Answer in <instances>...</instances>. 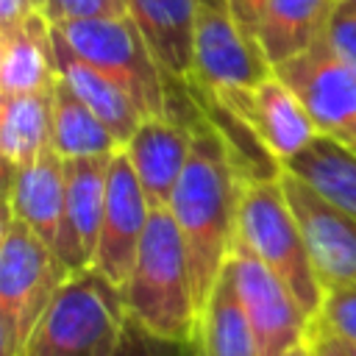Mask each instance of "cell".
Listing matches in <instances>:
<instances>
[{
	"instance_id": "cell-3",
	"label": "cell",
	"mask_w": 356,
	"mask_h": 356,
	"mask_svg": "<svg viewBox=\"0 0 356 356\" xmlns=\"http://www.w3.org/2000/svg\"><path fill=\"white\" fill-rule=\"evenodd\" d=\"M128 312L122 292L97 270L72 273L39 317L25 356H117Z\"/></svg>"
},
{
	"instance_id": "cell-5",
	"label": "cell",
	"mask_w": 356,
	"mask_h": 356,
	"mask_svg": "<svg viewBox=\"0 0 356 356\" xmlns=\"http://www.w3.org/2000/svg\"><path fill=\"white\" fill-rule=\"evenodd\" d=\"M72 273L17 217L6 211L0 234V356H25V345Z\"/></svg>"
},
{
	"instance_id": "cell-23",
	"label": "cell",
	"mask_w": 356,
	"mask_h": 356,
	"mask_svg": "<svg viewBox=\"0 0 356 356\" xmlns=\"http://www.w3.org/2000/svg\"><path fill=\"white\" fill-rule=\"evenodd\" d=\"M53 147L61 159H95L122 150L106 122L61 78L53 86Z\"/></svg>"
},
{
	"instance_id": "cell-27",
	"label": "cell",
	"mask_w": 356,
	"mask_h": 356,
	"mask_svg": "<svg viewBox=\"0 0 356 356\" xmlns=\"http://www.w3.org/2000/svg\"><path fill=\"white\" fill-rule=\"evenodd\" d=\"M125 14L120 0H47L44 17L50 25L75 22V19H97V17H117Z\"/></svg>"
},
{
	"instance_id": "cell-20",
	"label": "cell",
	"mask_w": 356,
	"mask_h": 356,
	"mask_svg": "<svg viewBox=\"0 0 356 356\" xmlns=\"http://www.w3.org/2000/svg\"><path fill=\"white\" fill-rule=\"evenodd\" d=\"M334 0H267L256 44L270 67L309 50L323 39Z\"/></svg>"
},
{
	"instance_id": "cell-24",
	"label": "cell",
	"mask_w": 356,
	"mask_h": 356,
	"mask_svg": "<svg viewBox=\"0 0 356 356\" xmlns=\"http://www.w3.org/2000/svg\"><path fill=\"white\" fill-rule=\"evenodd\" d=\"M314 325L345 345H356V286L325 289Z\"/></svg>"
},
{
	"instance_id": "cell-32",
	"label": "cell",
	"mask_w": 356,
	"mask_h": 356,
	"mask_svg": "<svg viewBox=\"0 0 356 356\" xmlns=\"http://www.w3.org/2000/svg\"><path fill=\"white\" fill-rule=\"evenodd\" d=\"M286 356H312V348H309V342H306L303 348H298V350H292V353H286Z\"/></svg>"
},
{
	"instance_id": "cell-14",
	"label": "cell",
	"mask_w": 356,
	"mask_h": 356,
	"mask_svg": "<svg viewBox=\"0 0 356 356\" xmlns=\"http://www.w3.org/2000/svg\"><path fill=\"white\" fill-rule=\"evenodd\" d=\"M192 122L178 117H145L122 145L153 209H167L178 178L189 161Z\"/></svg>"
},
{
	"instance_id": "cell-25",
	"label": "cell",
	"mask_w": 356,
	"mask_h": 356,
	"mask_svg": "<svg viewBox=\"0 0 356 356\" xmlns=\"http://www.w3.org/2000/svg\"><path fill=\"white\" fill-rule=\"evenodd\" d=\"M117 356H197V345L186 339H167L128 317Z\"/></svg>"
},
{
	"instance_id": "cell-7",
	"label": "cell",
	"mask_w": 356,
	"mask_h": 356,
	"mask_svg": "<svg viewBox=\"0 0 356 356\" xmlns=\"http://www.w3.org/2000/svg\"><path fill=\"white\" fill-rule=\"evenodd\" d=\"M295 92L317 134L356 150V70H350L325 39L273 67Z\"/></svg>"
},
{
	"instance_id": "cell-10",
	"label": "cell",
	"mask_w": 356,
	"mask_h": 356,
	"mask_svg": "<svg viewBox=\"0 0 356 356\" xmlns=\"http://www.w3.org/2000/svg\"><path fill=\"white\" fill-rule=\"evenodd\" d=\"M281 189L298 217L323 292L334 286H356V217L337 209L300 178L284 170Z\"/></svg>"
},
{
	"instance_id": "cell-26",
	"label": "cell",
	"mask_w": 356,
	"mask_h": 356,
	"mask_svg": "<svg viewBox=\"0 0 356 356\" xmlns=\"http://www.w3.org/2000/svg\"><path fill=\"white\" fill-rule=\"evenodd\" d=\"M323 39L350 70H356V0H334Z\"/></svg>"
},
{
	"instance_id": "cell-8",
	"label": "cell",
	"mask_w": 356,
	"mask_h": 356,
	"mask_svg": "<svg viewBox=\"0 0 356 356\" xmlns=\"http://www.w3.org/2000/svg\"><path fill=\"white\" fill-rule=\"evenodd\" d=\"M228 270L239 303L256 334L259 356H286L309 342V314L267 264H261L250 250L234 242Z\"/></svg>"
},
{
	"instance_id": "cell-11",
	"label": "cell",
	"mask_w": 356,
	"mask_h": 356,
	"mask_svg": "<svg viewBox=\"0 0 356 356\" xmlns=\"http://www.w3.org/2000/svg\"><path fill=\"white\" fill-rule=\"evenodd\" d=\"M153 206L147 203V195L125 156V150H117L108 164V186H106V209L100 222V236L92 259V270H97L103 278H108L117 289L125 286L147 220Z\"/></svg>"
},
{
	"instance_id": "cell-22",
	"label": "cell",
	"mask_w": 356,
	"mask_h": 356,
	"mask_svg": "<svg viewBox=\"0 0 356 356\" xmlns=\"http://www.w3.org/2000/svg\"><path fill=\"white\" fill-rule=\"evenodd\" d=\"M306 186H312L320 197L334 203L337 209L356 217V150L331 139L314 136L298 156H292L284 167Z\"/></svg>"
},
{
	"instance_id": "cell-9",
	"label": "cell",
	"mask_w": 356,
	"mask_h": 356,
	"mask_svg": "<svg viewBox=\"0 0 356 356\" xmlns=\"http://www.w3.org/2000/svg\"><path fill=\"white\" fill-rule=\"evenodd\" d=\"M273 67L259 44L245 39L228 8L197 6L195 53H192V89L203 95L242 92L261 83Z\"/></svg>"
},
{
	"instance_id": "cell-34",
	"label": "cell",
	"mask_w": 356,
	"mask_h": 356,
	"mask_svg": "<svg viewBox=\"0 0 356 356\" xmlns=\"http://www.w3.org/2000/svg\"><path fill=\"white\" fill-rule=\"evenodd\" d=\"M33 3H36V6H39V11L44 14V3H47V0H33Z\"/></svg>"
},
{
	"instance_id": "cell-6",
	"label": "cell",
	"mask_w": 356,
	"mask_h": 356,
	"mask_svg": "<svg viewBox=\"0 0 356 356\" xmlns=\"http://www.w3.org/2000/svg\"><path fill=\"white\" fill-rule=\"evenodd\" d=\"M53 28L81 58L114 78L134 97L142 117H167L170 78L128 14L75 19Z\"/></svg>"
},
{
	"instance_id": "cell-19",
	"label": "cell",
	"mask_w": 356,
	"mask_h": 356,
	"mask_svg": "<svg viewBox=\"0 0 356 356\" xmlns=\"http://www.w3.org/2000/svg\"><path fill=\"white\" fill-rule=\"evenodd\" d=\"M53 147V89L0 95V156L8 170L36 161Z\"/></svg>"
},
{
	"instance_id": "cell-13",
	"label": "cell",
	"mask_w": 356,
	"mask_h": 356,
	"mask_svg": "<svg viewBox=\"0 0 356 356\" xmlns=\"http://www.w3.org/2000/svg\"><path fill=\"white\" fill-rule=\"evenodd\" d=\"M206 97H211V95H206ZM211 100L222 103L236 117H242L256 131V136L267 145V150L278 159L281 167L292 156H298L314 136H320L312 117L295 97V92L275 72H270L253 89L225 92Z\"/></svg>"
},
{
	"instance_id": "cell-30",
	"label": "cell",
	"mask_w": 356,
	"mask_h": 356,
	"mask_svg": "<svg viewBox=\"0 0 356 356\" xmlns=\"http://www.w3.org/2000/svg\"><path fill=\"white\" fill-rule=\"evenodd\" d=\"M309 348H312V356H345V345L337 337L317 328L314 323H312V334H309Z\"/></svg>"
},
{
	"instance_id": "cell-28",
	"label": "cell",
	"mask_w": 356,
	"mask_h": 356,
	"mask_svg": "<svg viewBox=\"0 0 356 356\" xmlns=\"http://www.w3.org/2000/svg\"><path fill=\"white\" fill-rule=\"evenodd\" d=\"M225 6H228V14L234 17L236 28L245 33V39H250L256 44V31L264 17L267 0H225Z\"/></svg>"
},
{
	"instance_id": "cell-15",
	"label": "cell",
	"mask_w": 356,
	"mask_h": 356,
	"mask_svg": "<svg viewBox=\"0 0 356 356\" xmlns=\"http://www.w3.org/2000/svg\"><path fill=\"white\" fill-rule=\"evenodd\" d=\"M153 58L170 81L192 83L197 0H122Z\"/></svg>"
},
{
	"instance_id": "cell-17",
	"label": "cell",
	"mask_w": 356,
	"mask_h": 356,
	"mask_svg": "<svg viewBox=\"0 0 356 356\" xmlns=\"http://www.w3.org/2000/svg\"><path fill=\"white\" fill-rule=\"evenodd\" d=\"M111 156L64 159L67 175V236L75 273L89 270L100 236Z\"/></svg>"
},
{
	"instance_id": "cell-18",
	"label": "cell",
	"mask_w": 356,
	"mask_h": 356,
	"mask_svg": "<svg viewBox=\"0 0 356 356\" xmlns=\"http://www.w3.org/2000/svg\"><path fill=\"white\" fill-rule=\"evenodd\" d=\"M56 78L53 25L42 11L0 31V95L44 92L56 86Z\"/></svg>"
},
{
	"instance_id": "cell-12",
	"label": "cell",
	"mask_w": 356,
	"mask_h": 356,
	"mask_svg": "<svg viewBox=\"0 0 356 356\" xmlns=\"http://www.w3.org/2000/svg\"><path fill=\"white\" fill-rule=\"evenodd\" d=\"M6 211L28 225L58 259L75 273L70 236H67V175L64 159L47 150L31 164L8 170Z\"/></svg>"
},
{
	"instance_id": "cell-1",
	"label": "cell",
	"mask_w": 356,
	"mask_h": 356,
	"mask_svg": "<svg viewBox=\"0 0 356 356\" xmlns=\"http://www.w3.org/2000/svg\"><path fill=\"white\" fill-rule=\"evenodd\" d=\"M245 181L217 128L200 117L192 122L189 161L178 178L167 211L172 214L192 270L197 314L220 281L234 242Z\"/></svg>"
},
{
	"instance_id": "cell-33",
	"label": "cell",
	"mask_w": 356,
	"mask_h": 356,
	"mask_svg": "<svg viewBox=\"0 0 356 356\" xmlns=\"http://www.w3.org/2000/svg\"><path fill=\"white\" fill-rule=\"evenodd\" d=\"M345 345V342H342ZM345 356H356V345H345Z\"/></svg>"
},
{
	"instance_id": "cell-29",
	"label": "cell",
	"mask_w": 356,
	"mask_h": 356,
	"mask_svg": "<svg viewBox=\"0 0 356 356\" xmlns=\"http://www.w3.org/2000/svg\"><path fill=\"white\" fill-rule=\"evenodd\" d=\"M36 11H39V6L33 0H0V31L28 22Z\"/></svg>"
},
{
	"instance_id": "cell-4",
	"label": "cell",
	"mask_w": 356,
	"mask_h": 356,
	"mask_svg": "<svg viewBox=\"0 0 356 356\" xmlns=\"http://www.w3.org/2000/svg\"><path fill=\"white\" fill-rule=\"evenodd\" d=\"M236 245L267 264L314 323L323 303V284L312 267L298 217L281 189V178L245 184L236 217Z\"/></svg>"
},
{
	"instance_id": "cell-2",
	"label": "cell",
	"mask_w": 356,
	"mask_h": 356,
	"mask_svg": "<svg viewBox=\"0 0 356 356\" xmlns=\"http://www.w3.org/2000/svg\"><path fill=\"white\" fill-rule=\"evenodd\" d=\"M120 292L128 317L142 328L167 339L195 342L197 298L189 256L167 209L150 211L134 270Z\"/></svg>"
},
{
	"instance_id": "cell-21",
	"label": "cell",
	"mask_w": 356,
	"mask_h": 356,
	"mask_svg": "<svg viewBox=\"0 0 356 356\" xmlns=\"http://www.w3.org/2000/svg\"><path fill=\"white\" fill-rule=\"evenodd\" d=\"M195 345L197 356H259L256 334L239 303L228 264L197 314Z\"/></svg>"
},
{
	"instance_id": "cell-16",
	"label": "cell",
	"mask_w": 356,
	"mask_h": 356,
	"mask_svg": "<svg viewBox=\"0 0 356 356\" xmlns=\"http://www.w3.org/2000/svg\"><path fill=\"white\" fill-rule=\"evenodd\" d=\"M53 53H56V75L106 122V128L117 136L120 145H125L139 122L145 120L134 97L103 70L81 58L53 28Z\"/></svg>"
},
{
	"instance_id": "cell-31",
	"label": "cell",
	"mask_w": 356,
	"mask_h": 356,
	"mask_svg": "<svg viewBox=\"0 0 356 356\" xmlns=\"http://www.w3.org/2000/svg\"><path fill=\"white\" fill-rule=\"evenodd\" d=\"M200 6H211V8H228L225 0H197Z\"/></svg>"
}]
</instances>
